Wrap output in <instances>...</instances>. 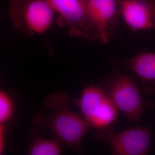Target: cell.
<instances>
[{"label": "cell", "mask_w": 155, "mask_h": 155, "mask_svg": "<svg viewBox=\"0 0 155 155\" xmlns=\"http://www.w3.org/2000/svg\"><path fill=\"white\" fill-rule=\"evenodd\" d=\"M45 104L50 113L35 116L34 124L48 129L63 145L72 150H79L84 137L91 128L89 123L82 116L70 109L69 100L65 94H52Z\"/></svg>", "instance_id": "obj_1"}, {"label": "cell", "mask_w": 155, "mask_h": 155, "mask_svg": "<svg viewBox=\"0 0 155 155\" xmlns=\"http://www.w3.org/2000/svg\"><path fill=\"white\" fill-rule=\"evenodd\" d=\"M119 111L132 121L140 120L144 110V101L138 86L131 78H118L107 93Z\"/></svg>", "instance_id": "obj_5"}, {"label": "cell", "mask_w": 155, "mask_h": 155, "mask_svg": "<svg viewBox=\"0 0 155 155\" xmlns=\"http://www.w3.org/2000/svg\"><path fill=\"white\" fill-rule=\"evenodd\" d=\"M118 111L116 106L109 97L100 109L91 117L88 123L91 127L98 129H105L116 121Z\"/></svg>", "instance_id": "obj_10"}, {"label": "cell", "mask_w": 155, "mask_h": 155, "mask_svg": "<svg viewBox=\"0 0 155 155\" xmlns=\"http://www.w3.org/2000/svg\"><path fill=\"white\" fill-rule=\"evenodd\" d=\"M8 9L13 28L29 36L45 33L56 13L47 0H10Z\"/></svg>", "instance_id": "obj_2"}, {"label": "cell", "mask_w": 155, "mask_h": 155, "mask_svg": "<svg viewBox=\"0 0 155 155\" xmlns=\"http://www.w3.org/2000/svg\"><path fill=\"white\" fill-rule=\"evenodd\" d=\"M6 133V124H0V155H3L5 150Z\"/></svg>", "instance_id": "obj_13"}, {"label": "cell", "mask_w": 155, "mask_h": 155, "mask_svg": "<svg viewBox=\"0 0 155 155\" xmlns=\"http://www.w3.org/2000/svg\"><path fill=\"white\" fill-rule=\"evenodd\" d=\"M63 144L57 139H45L37 136L28 148L30 155H59L62 153Z\"/></svg>", "instance_id": "obj_11"}, {"label": "cell", "mask_w": 155, "mask_h": 155, "mask_svg": "<svg viewBox=\"0 0 155 155\" xmlns=\"http://www.w3.org/2000/svg\"><path fill=\"white\" fill-rule=\"evenodd\" d=\"M151 132L145 127H133L107 136L111 152L114 155H145L150 148Z\"/></svg>", "instance_id": "obj_6"}, {"label": "cell", "mask_w": 155, "mask_h": 155, "mask_svg": "<svg viewBox=\"0 0 155 155\" xmlns=\"http://www.w3.org/2000/svg\"><path fill=\"white\" fill-rule=\"evenodd\" d=\"M127 66L144 81H155V53L143 52L129 59Z\"/></svg>", "instance_id": "obj_9"}, {"label": "cell", "mask_w": 155, "mask_h": 155, "mask_svg": "<svg viewBox=\"0 0 155 155\" xmlns=\"http://www.w3.org/2000/svg\"><path fill=\"white\" fill-rule=\"evenodd\" d=\"M90 40L108 43L113 36L120 14L117 0H88Z\"/></svg>", "instance_id": "obj_3"}, {"label": "cell", "mask_w": 155, "mask_h": 155, "mask_svg": "<svg viewBox=\"0 0 155 155\" xmlns=\"http://www.w3.org/2000/svg\"><path fill=\"white\" fill-rule=\"evenodd\" d=\"M120 16L133 31L155 29V0H117Z\"/></svg>", "instance_id": "obj_7"}, {"label": "cell", "mask_w": 155, "mask_h": 155, "mask_svg": "<svg viewBox=\"0 0 155 155\" xmlns=\"http://www.w3.org/2000/svg\"><path fill=\"white\" fill-rule=\"evenodd\" d=\"M15 104L11 96L4 90L0 91V124H6L13 116Z\"/></svg>", "instance_id": "obj_12"}, {"label": "cell", "mask_w": 155, "mask_h": 155, "mask_svg": "<svg viewBox=\"0 0 155 155\" xmlns=\"http://www.w3.org/2000/svg\"><path fill=\"white\" fill-rule=\"evenodd\" d=\"M56 13L61 27L68 28L72 37L90 39L87 14L88 0H47Z\"/></svg>", "instance_id": "obj_4"}, {"label": "cell", "mask_w": 155, "mask_h": 155, "mask_svg": "<svg viewBox=\"0 0 155 155\" xmlns=\"http://www.w3.org/2000/svg\"><path fill=\"white\" fill-rule=\"evenodd\" d=\"M109 97L104 89L95 86H89L84 88L80 98L76 102L82 116L88 122Z\"/></svg>", "instance_id": "obj_8"}]
</instances>
